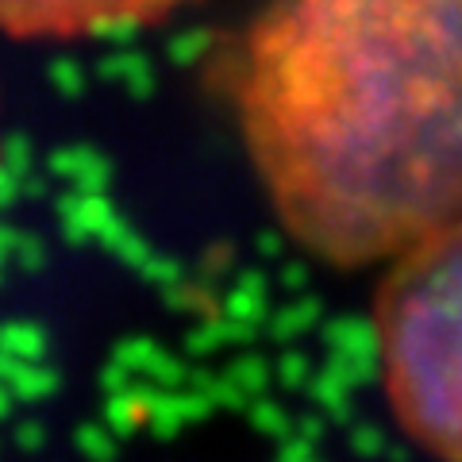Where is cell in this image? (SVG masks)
Wrapping results in <instances>:
<instances>
[{
    "label": "cell",
    "instance_id": "obj_1",
    "mask_svg": "<svg viewBox=\"0 0 462 462\" xmlns=\"http://www.w3.org/2000/svg\"><path fill=\"white\" fill-rule=\"evenodd\" d=\"M231 105L273 220L328 266H385L462 212V0H266Z\"/></svg>",
    "mask_w": 462,
    "mask_h": 462
},
{
    "label": "cell",
    "instance_id": "obj_2",
    "mask_svg": "<svg viewBox=\"0 0 462 462\" xmlns=\"http://www.w3.org/2000/svg\"><path fill=\"white\" fill-rule=\"evenodd\" d=\"M370 320L393 420L436 462H462V212L385 263Z\"/></svg>",
    "mask_w": 462,
    "mask_h": 462
},
{
    "label": "cell",
    "instance_id": "obj_3",
    "mask_svg": "<svg viewBox=\"0 0 462 462\" xmlns=\"http://www.w3.org/2000/svg\"><path fill=\"white\" fill-rule=\"evenodd\" d=\"M193 0H0V32L16 39H81L158 23Z\"/></svg>",
    "mask_w": 462,
    "mask_h": 462
}]
</instances>
